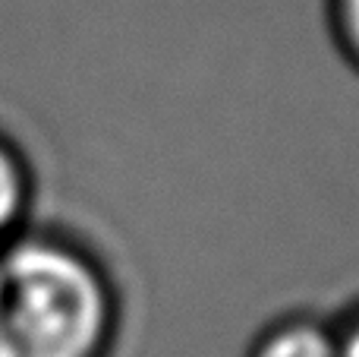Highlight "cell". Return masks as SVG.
<instances>
[{
    "instance_id": "277c9868",
    "label": "cell",
    "mask_w": 359,
    "mask_h": 357,
    "mask_svg": "<svg viewBox=\"0 0 359 357\" xmlns=\"http://www.w3.org/2000/svg\"><path fill=\"white\" fill-rule=\"evenodd\" d=\"M328 29L337 51L353 70H359V0H325Z\"/></svg>"
},
{
    "instance_id": "6da1fadb",
    "label": "cell",
    "mask_w": 359,
    "mask_h": 357,
    "mask_svg": "<svg viewBox=\"0 0 359 357\" xmlns=\"http://www.w3.org/2000/svg\"><path fill=\"white\" fill-rule=\"evenodd\" d=\"M123 301L104 259L57 228L0 247V357H111Z\"/></svg>"
},
{
    "instance_id": "3957f363",
    "label": "cell",
    "mask_w": 359,
    "mask_h": 357,
    "mask_svg": "<svg viewBox=\"0 0 359 357\" xmlns=\"http://www.w3.org/2000/svg\"><path fill=\"white\" fill-rule=\"evenodd\" d=\"M35 168L25 149L0 130V247L32 228Z\"/></svg>"
},
{
    "instance_id": "5b68a950",
    "label": "cell",
    "mask_w": 359,
    "mask_h": 357,
    "mask_svg": "<svg viewBox=\"0 0 359 357\" xmlns=\"http://www.w3.org/2000/svg\"><path fill=\"white\" fill-rule=\"evenodd\" d=\"M334 323H337V348H341V357H359V304Z\"/></svg>"
},
{
    "instance_id": "7a4b0ae2",
    "label": "cell",
    "mask_w": 359,
    "mask_h": 357,
    "mask_svg": "<svg viewBox=\"0 0 359 357\" xmlns=\"http://www.w3.org/2000/svg\"><path fill=\"white\" fill-rule=\"evenodd\" d=\"M246 357H341L337 323L316 313H284L252 335Z\"/></svg>"
}]
</instances>
